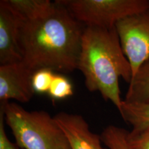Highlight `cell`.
<instances>
[{
  "instance_id": "2e32d148",
  "label": "cell",
  "mask_w": 149,
  "mask_h": 149,
  "mask_svg": "<svg viewBox=\"0 0 149 149\" xmlns=\"http://www.w3.org/2000/svg\"><path fill=\"white\" fill-rule=\"evenodd\" d=\"M4 114L0 109V149H22L17 144L10 141L7 137L4 126Z\"/></svg>"
},
{
  "instance_id": "277c9868",
  "label": "cell",
  "mask_w": 149,
  "mask_h": 149,
  "mask_svg": "<svg viewBox=\"0 0 149 149\" xmlns=\"http://www.w3.org/2000/svg\"><path fill=\"white\" fill-rule=\"evenodd\" d=\"M86 27L113 29L149 7V0H57Z\"/></svg>"
},
{
  "instance_id": "9c48e42d",
  "label": "cell",
  "mask_w": 149,
  "mask_h": 149,
  "mask_svg": "<svg viewBox=\"0 0 149 149\" xmlns=\"http://www.w3.org/2000/svg\"><path fill=\"white\" fill-rule=\"evenodd\" d=\"M1 2L21 22H32L51 12L55 1L50 0H1Z\"/></svg>"
},
{
  "instance_id": "52a82bcc",
  "label": "cell",
  "mask_w": 149,
  "mask_h": 149,
  "mask_svg": "<svg viewBox=\"0 0 149 149\" xmlns=\"http://www.w3.org/2000/svg\"><path fill=\"white\" fill-rule=\"evenodd\" d=\"M54 118L66 133L72 149H106L100 135L91 131L81 115L60 112Z\"/></svg>"
},
{
  "instance_id": "30bf717a",
  "label": "cell",
  "mask_w": 149,
  "mask_h": 149,
  "mask_svg": "<svg viewBox=\"0 0 149 149\" xmlns=\"http://www.w3.org/2000/svg\"><path fill=\"white\" fill-rule=\"evenodd\" d=\"M128 84L124 101L130 103H149V59L139 67Z\"/></svg>"
},
{
  "instance_id": "6da1fadb",
  "label": "cell",
  "mask_w": 149,
  "mask_h": 149,
  "mask_svg": "<svg viewBox=\"0 0 149 149\" xmlns=\"http://www.w3.org/2000/svg\"><path fill=\"white\" fill-rule=\"evenodd\" d=\"M85 28L55 1L45 17L21 22L19 46L22 61L35 72L42 68L61 73L77 70Z\"/></svg>"
},
{
  "instance_id": "3957f363",
  "label": "cell",
  "mask_w": 149,
  "mask_h": 149,
  "mask_svg": "<svg viewBox=\"0 0 149 149\" xmlns=\"http://www.w3.org/2000/svg\"><path fill=\"white\" fill-rule=\"evenodd\" d=\"M5 122L22 149H72L55 118L44 111H29L15 102H1Z\"/></svg>"
},
{
  "instance_id": "5bb4252c",
  "label": "cell",
  "mask_w": 149,
  "mask_h": 149,
  "mask_svg": "<svg viewBox=\"0 0 149 149\" xmlns=\"http://www.w3.org/2000/svg\"><path fill=\"white\" fill-rule=\"evenodd\" d=\"M53 70L42 68L34 72L32 77L33 88L35 93H48L53 81L54 74Z\"/></svg>"
},
{
  "instance_id": "5b68a950",
  "label": "cell",
  "mask_w": 149,
  "mask_h": 149,
  "mask_svg": "<svg viewBox=\"0 0 149 149\" xmlns=\"http://www.w3.org/2000/svg\"><path fill=\"white\" fill-rule=\"evenodd\" d=\"M115 29L134 75L149 59V7L120 20Z\"/></svg>"
},
{
  "instance_id": "8fae6325",
  "label": "cell",
  "mask_w": 149,
  "mask_h": 149,
  "mask_svg": "<svg viewBox=\"0 0 149 149\" xmlns=\"http://www.w3.org/2000/svg\"><path fill=\"white\" fill-rule=\"evenodd\" d=\"M118 111L124 122L132 126L131 132L140 133L149 129V103H130L123 100Z\"/></svg>"
},
{
  "instance_id": "4fadbf2b",
  "label": "cell",
  "mask_w": 149,
  "mask_h": 149,
  "mask_svg": "<svg viewBox=\"0 0 149 149\" xmlns=\"http://www.w3.org/2000/svg\"><path fill=\"white\" fill-rule=\"evenodd\" d=\"M48 93L53 100H64L73 95V88L66 77L55 73Z\"/></svg>"
},
{
  "instance_id": "9a60e30c",
  "label": "cell",
  "mask_w": 149,
  "mask_h": 149,
  "mask_svg": "<svg viewBox=\"0 0 149 149\" xmlns=\"http://www.w3.org/2000/svg\"><path fill=\"white\" fill-rule=\"evenodd\" d=\"M128 139L132 149H149V129L140 133L129 131Z\"/></svg>"
},
{
  "instance_id": "8992f818",
  "label": "cell",
  "mask_w": 149,
  "mask_h": 149,
  "mask_svg": "<svg viewBox=\"0 0 149 149\" xmlns=\"http://www.w3.org/2000/svg\"><path fill=\"white\" fill-rule=\"evenodd\" d=\"M35 71L23 61L0 65V101L13 100L21 103L31 101L35 95L32 77Z\"/></svg>"
},
{
  "instance_id": "ba28073f",
  "label": "cell",
  "mask_w": 149,
  "mask_h": 149,
  "mask_svg": "<svg viewBox=\"0 0 149 149\" xmlns=\"http://www.w3.org/2000/svg\"><path fill=\"white\" fill-rule=\"evenodd\" d=\"M20 21L0 1V65L22 61L19 46Z\"/></svg>"
},
{
  "instance_id": "7a4b0ae2",
  "label": "cell",
  "mask_w": 149,
  "mask_h": 149,
  "mask_svg": "<svg viewBox=\"0 0 149 149\" xmlns=\"http://www.w3.org/2000/svg\"><path fill=\"white\" fill-rule=\"evenodd\" d=\"M77 69L90 92H99L105 101L120 109L123 100L119 81L122 78L129 84L133 74L115 27L85 28Z\"/></svg>"
},
{
  "instance_id": "7c38bea8",
  "label": "cell",
  "mask_w": 149,
  "mask_h": 149,
  "mask_svg": "<svg viewBox=\"0 0 149 149\" xmlns=\"http://www.w3.org/2000/svg\"><path fill=\"white\" fill-rule=\"evenodd\" d=\"M128 130L115 125H109L102 131V143L109 149H132L128 143Z\"/></svg>"
}]
</instances>
